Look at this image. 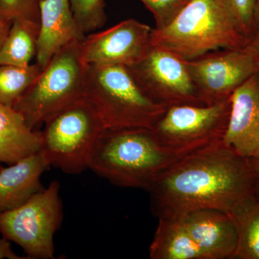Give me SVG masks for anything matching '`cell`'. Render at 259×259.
I'll use <instances>...</instances> for the list:
<instances>
[{
	"label": "cell",
	"mask_w": 259,
	"mask_h": 259,
	"mask_svg": "<svg viewBox=\"0 0 259 259\" xmlns=\"http://www.w3.org/2000/svg\"><path fill=\"white\" fill-rule=\"evenodd\" d=\"M80 42H71L56 53L13 105L32 129L83 98L86 65L80 55Z\"/></svg>",
	"instance_id": "5b68a950"
},
{
	"label": "cell",
	"mask_w": 259,
	"mask_h": 259,
	"mask_svg": "<svg viewBox=\"0 0 259 259\" xmlns=\"http://www.w3.org/2000/svg\"><path fill=\"white\" fill-rule=\"evenodd\" d=\"M74 18L85 35L102 28L107 21L104 0H70Z\"/></svg>",
	"instance_id": "44dd1931"
},
{
	"label": "cell",
	"mask_w": 259,
	"mask_h": 259,
	"mask_svg": "<svg viewBox=\"0 0 259 259\" xmlns=\"http://www.w3.org/2000/svg\"><path fill=\"white\" fill-rule=\"evenodd\" d=\"M151 259H205L179 219L158 218L149 247Z\"/></svg>",
	"instance_id": "e0dca14e"
},
{
	"label": "cell",
	"mask_w": 259,
	"mask_h": 259,
	"mask_svg": "<svg viewBox=\"0 0 259 259\" xmlns=\"http://www.w3.org/2000/svg\"><path fill=\"white\" fill-rule=\"evenodd\" d=\"M12 23H13V20L0 15V49L9 32Z\"/></svg>",
	"instance_id": "484cf974"
},
{
	"label": "cell",
	"mask_w": 259,
	"mask_h": 259,
	"mask_svg": "<svg viewBox=\"0 0 259 259\" xmlns=\"http://www.w3.org/2000/svg\"><path fill=\"white\" fill-rule=\"evenodd\" d=\"M86 35L71 10L70 0H40V29L37 37L36 64L42 69L56 53Z\"/></svg>",
	"instance_id": "5bb4252c"
},
{
	"label": "cell",
	"mask_w": 259,
	"mask_h": 259,
	"mask_svg": "<svg viewBox=\"0 0 259 259\" xmlns=\"http://www.w3.org/2000/svg\"><path fill=\"white\" fill-rule=\"evenodd\" d=\"M40 26L26 20H13L11 27L0 49V66L25 67L36 56Z\"/></svg>",
	"instance_id": "ac0fdd59"
},
{
	"label": "cell",
	"mask_w": 259,
	"mask_h": 259,
	"mask_svg": "<svg viewBox=\"0 0 259 259\" xmlns=\"http://www.w3.org/2000/svg\"><path fill=\"white\" fill-rule=\"evenodd\" d=\"M127 69L145 95L156 103L167 108L205 106L191 77L187 60L170 51L152 47L145 57Z\"/></svg>",
	"instance_id": "9c48e42d"
},
{
	"label": "cell",
	"mask_w": 259,
	"mask_h": 259,
	"mask_svg": "<svg viewBox=\"0 0 259 259\" xmlns=\"http://www.w3.org/2000/svg\"><path fill=\"white\" fill-rule=\"evenodd\" d=\"M152 29L129 19L104 31L88 34L80 42L81 60L85 65L131 66L151 50Z\"/></svg>",
	"instance_id": "8fae6325"
},
{
	"label": "cell",
	"mask_w": 259,
	"mask_h": 259,
	"mask_svg": "<svg viewBox=\"0 0 259 259\" xmlns=\"http://www.w3.org/2000/svg\"><path fill=\"white\" fill-rule=\"evenodd\" d=\"M60 190L54 181L20 207L0 213L2 236L21 247L30 259L55 258L54 235L64 217Z\"/></svg>",
	"instance_id": "52a82bcc"
},
{
	"label": "cell",
	"mask_w": 259,
	"mask_h": 259,
	"mask_svg": "<svg viewBox=\"0 0 259 259\" xmlns=\"http://www.w3.org/2000/svg\"><path fill=\"white\" fill-rule=\"evenodd\" d=\"M154 18L156 29L166 28L190 0H140Z\"/></svg>",
	"instance_id": "603a6c76"
},
{
	"label": "cell",
	"mask_w": 259,
	"mask_h": 259,
	"mask_svg": "<svg viewBox=\"0 0 259 259\" xmlns=\"http://www.w3.org/2000/svg\"><path fill=\"white\" fill-rule=\"evenodd\" d=\"M148 192L158 218L202 209L230 214L255 196L254 172L250 159L222 141L177 160Z\"/></svg>",
	"instance_id": "6da1fadb"
},
{
	"label": "cell",
	"mask_w": 259,
	"mask_h": 259,
	"mask_svg": "<svg viewBox=\"0 0 259 259\" xmlns=\"http://www.w3.org/2000/svg\"><path fill=\"white\" fill-rule=\"evenodd\" d=\"M250 46L252 49H253L255 57H256L257 60H258L259 63V40L250 42Z\"/></svg>",
	"instance_id": "f1b7e54d"
},
{
	"label": "cell",
	"mask_w": 259,
	"mask_h": 259,
	"mask_svg": "<svg viewBox=\"0 0 259 259\" xmlns=\"http://www.w3.org/2000/svg\"><path fill=\"white\" fill-rule=\"evenodd\" d=\"M176 219L180 220L205 259L233 258L238 235L229 214L217 209H202Z\"/></svg>",
	"instance_id": "4fadbf2b"
},
{
	"label": "cell",
	"mask_w": 259,
	"mask_h": 259,
	"mask_svg": "<svg viewBox=\"0 0 259 259\" xmlns=\"http://www.w3.org/2000/svg\"><path fill=\"white\" fill-rule=\"evenodd\" d=\"M41 131L29 127L13 107L0 104V161L12 165L40 152Z\"/></svg>",
	"instance_id": "2e32d148"
},
{
	"label": "cell",
	"mask_w": 259,
	"mask_h": 259,
	"mask_svg": "<svg viewBox=\"0 0 259 259\" xmlns=\"http://www.w3.org/2000/svg\"><path fill=\"white\" fill-rule=\"evenodd\" d=\"M151 47L191 60L209 51L250 44L229 0H190L166 28H153Z\"/></svg>",
	"instance_id": "3957f363"
},
{
	"label": "cell",
	"mask_w": 259,
	"mask_h": 259,
	"mask_svg": "<svg viewBox=\"0 0 259 259\" xmlns=\"http://www.w3.org/2000/svg\"><path fill=\"white\" fill-rule=\"evenodd\" d=\"M37 64L25 67L0 66V104L13 107L41 71Z\"/></svg>",
	"instance_id": "ffe728a7"
},
{
	"label": "cell",
	"mask_w": 259,
	"mask_h": 259,
	"mask_svg": "<svg viewBox=\"0 0 259 259\" xmlns=\"http://www.w3.org/2000/svg\"><path fill=\"white\" fill-rule=\"evenodd\" d=\"M83 99L105 129H153L167 109L146 96L123 66L86 65Z\"/></svg>",
	"instance_id": "277c9868"
},
{
	"label": "cell",
	"mask_w": 259,
	"mask_h": 259,
	"mask_svg": "<svg viewBox=\"0 0 259 259\" xmlns=\"http://www.w3.org/2000/svg\"><path fill=\"white\" fill-rule=\"evenodd\" d=\"M238 243L233 258L259 259V201L255 196L230 213Z\"/></svg>",
	"instance_id": "d6986e66"
},
{
	"label": "cell",
	"mask_w": 259,
	"mask_h": 259,
	"mask_svg": "<svg viewBox=\"0 0 259 259\" xmlns=\"http://www.w3.org/2000/svg\"><path fill=\"white\" fill-rule=\"evenodd\" d=\"M231 98L211 106L168 107L152 129L158 141L181 158L223 141Z\"/></svg>",
	"instance_id": "ba28073f"
},
{
	"label": "cell",
	"mask_w": 259,
	"mask_h": 259,
	"mask_svg": "<svg viewBox=\"0 0 259 259\" xmlns=\"http://www.w3.org/2000/svg\"><path fill=\"white\" fill-rule=\"evenodd\" d=\"M223 142L240 156L259 157V73L235 90Z\"/></svg>",
	"instance_id": "7c38bea8"
},
{
	"label": "cell",
	"mask_w": 259,
	"mask_h": 259,
	"mask_svg": "<svg viewBox=\"0 0 259 259\" xmlns=\"http://www.w3.org/2000/svg\"><path fill=\"white\" fill-rule=\"evenodd\" d=\"M44 125L40 153L49 166L69 175L89 169L90 158L105 128L83 97L51 116Z\"/></svg>",
	"instance_id": "8992f818"
},
{
	"label": "cell",
	"mask_w": 259,
	"mask_h": 259,
	"mask_svg": "<svg viewBox=\"0 0 259 259\" xmlns=\"http://www.w3.org/2000/svg\"><path fill=\"white\" fill-rule=\"evenodd\" d=\"M40 1L0 0V15L12 20H26L40 26Z\"/></svg>",
	"instance_id": "7402d4cb"
},
{
	"label": "cell",
	"mask_w": 259,
	"mask_h": 259,
	"mask_svg": "<svg viewBox=\"0 0 259 259\" xmlns=\"http://www.w3.org/2000/svg\"><path fill=\"white\" fill-rule=\"evenodd\" d=\"M9 240L2 237L0 238V259H30L28 256H21L17 254L12 248Z\"/></svg>",
	"instance_id": "d4e9b609"
},
{
	"label": "cell",
	"mask_w": 259,
	"mask_h": 259,
	"mask_svg": "<svg viewBox=\"0 0 259 259\" xmlns=\"http://www.w3.org/2000/svg\"><path fill=\"white\" fill-rule=\"evenodd\" d=\"M253 20H254V37L253 41H255L259 40V0H255Z\"/></svg>",
	"instance_id": "83f0119b"
},
{
	"label": "cell",
	"mask_w": 259,
	"mask_h": 259,
	"mask_svg": "<svg viewBox=\"0 0 259 259\" xmlns=\"http://www.w3.org/2000/svg\"><path fill=\"white\" fill-rule=\"evenodd\" d=\"M229 2L245 36L251 42L254 37L255 0H229Z\"/></svg>",
	"instance_id": "cb8c5ba5"
},
{
	"label": "cell",
	"mask_w": 259,
	"mask_h": 259,
	"mask_svg": "<svg viewBox=\"0 0 259 259\" xmlns=\"http://www.w3.org/2000/svg\"><path fill=\"white\" fill-rule=\"evenodd\" d=\"M1 163H2V162L0 161V170H1L2 168H3V166H2Z\"/></svg>",
	"instance_id": "f546056e"
},
{
	"label": "cell",
	"mask_w": 259,
	"mask_h": 259,
	"mask_svg": "<svg viewBox=\"0 0 259 259\" xmlns=\"http://www.w3.org/2000/svg\"><path fill=\"white\" fill-rule=\"evenodd\" d=\"M178 159L161 144L152 129H105L89 169L119 187L148 191Z\"/></svg>",
	"instance_id": "7a4b0ae2"
},
{
	"label": "cell",
	"mask_w": 259,
	"mask_h": 259,
	"mask_svg": "<svg viewBox=\"0 0 259 259\" xmlns=\"http://www.w3.org/2000/svg\"><path fill=\"white\" fill-rule=\"evenodd\" d=\"M201 101L211 106L231 98L236 89L259 73V63L250 44L223 49L187 60Z\"/></svg>",
	"instance_id": "30bf717a"
},
{
	"label": "cell",
	"mask_w": 259,
	"mask_h": 259,
	"mask_svg": "<svg viewBox=\"0 0 259 259\" xmlns=\"http://www.w3.org/2000/svg\"><path fill=\"white\" fill-rule=\"evenodd\" d=\"M255 176V197L259 201V157L250 158Z\"/></svg>",
	"instance_id": "4316f807"
},
{
	"label": "cell",
	"mask_w": 259,
	"mask_h": 259,
	"mask_svg": "<svg viewBox=\"0 0 259 259\" xmlns=\"http://www.w3.org/2000/svg\"><path fill=\"white\" fill-rule=\"evenodd\" d=\"M41 153L0 170V213L20 207L44 189L41 177L49 168Z\"/></svg>",
	"instance_id": "9a60e30c"
}]
</instances>
